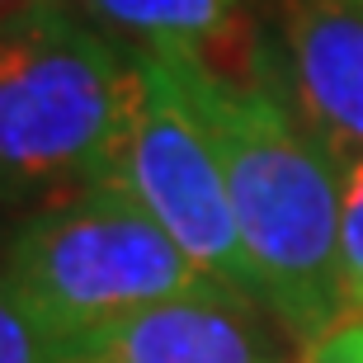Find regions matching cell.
<instances>
[{
  "label": "cell",
  "instance_id": "9",
  "mask_svg": "<svg viewBox=\"0 0 363 363\" xmlns=\"http://www.w3.org/2000/svg\"><path fill=\"white\" fill-rule=\"evenodd\" d=\"M340 279H345V325L363 316V156L345 175L340 194Z\"/></svg>",
  "mask_w": 363,
  "mask_h": 363
},
{
  "label": "cell",
  "instance_id": "1",
  "mask_svg": "<svg viewBox=\"0 0 363 363\" xmlns=\"http://www.w3.org/2000/svg\"><path fill=\"white\" fill-rule=\"evenodd\" d=\"M170 52L179 57V71L217 142L259 307L311 350L345 325V279H340L345 184L335 175V156L311 128H302L293 104L283 99V76L274 71V57L259 81L241 85L217 76L189 48Z\"/></svg>",
  "mask_w": 363,
  "mask_h": 363
},
{
  "label": "cell",
  "instance_id": "2",
  "mask_svg": "<svg viewBox=\"0 0 363 363\" xmlns=\"http://www.w3.org/2000/svg\"><path fill=\"white\" fill-rule=\"evenodd\" d=\"M137 90V57L71 0L0 14V213H38L118 179Z\"/></svg>",
  "mask_w": 363,
  "mask_h": 363
},
{
  "label": "cell",
  "instance_id": "3",
  "mask_svg": "<svg viewBox=\"0 0 363 363\" xmlns=\"http://www.w3.org/2000/svg\"><path fill=\"white\" fill-rule=\"evenodd\" d=\"M0 279L67 345L199 288L208 274L123 179L48 203L0 245Z\"/></svg>",
  "mask_w": 363,
  "mask_h": 363
},
{
  "label": "cell",
  "instance_id": "6",
  "mask_svg": "<svg viewBox=\"0 0 363 363\" xmlns=\"http://www.w3.org/2000/svg\"><path fill=\"white\" fill-rule=\"evenodd\" d=\"M288 81L330 156L363 151V0H283Z\"/></svg>",
  "mask_w": 363,
  "mask_h": 363
},
{
  "label": "cell",
  "instance_id": "4",
  "mask_svg": "<svg viewBox=\"0 0 363 363\" xmlns=\"http://www.w3.org/2000/svg\"><path fill=\"white\" fill-rule=\"evenodd\" d=\"M137 108L128 123L118 179L161 222L213 283L255 297L222 156L170 48H137ZM259 302V297H255Z\"/></svg>",
  "mask_w": 363,
  "mask_h": 363
},
{
  "label": "cell",
  "instance_id": "7",
  "mask_svg": "<svg viewBox=\"0 0 363 363\" xmlns=\"http://www.w3.org/2000/svg\"><path fill=\"white\" fill-rule=\"evenodd\" d=\"M99 24L133 33L142 48H189L227 81H259L269 48L255 38L241 0H81Z\"/></svg>",
  "mask_w": 363,
  "mask_h": 363
},
{
  "label": "cell",
  "instance_id": "5",
  "mask_svg": "<svg viewBox=\"0 0 363 363\" xmlns=\"http://www.w3.org/2000/svg\"><path fill=\"white\" fill-rule=\"evenodd\" d=\"M67 363H283L259 302L203 279L67 350Z\"/></svg>",
  "mask_w": 363,
  "mask_h": 363
},
{
  "label": "cell",
  "instance_id": "8",
  "mask_svg": "<svg viewBox=\"0 0 363 363\" xmlns=\"http://www.w3.org/2000/svg\"><path fill=\"white\" fill-rule=\"evenodd\" d=\"M67 340L0 279V363H67Z\"/></svg>",
  "mask_w": 363,
  "mask_h": 363
},
{
  "label": "cell",
  "instance_id": "10",
  "mask_svg": "<svg viewBox=\"0 0 363 363\" xmlns=\"http://www.w3.org/2000/svg\"><path fill=\"white\" fill-rule=\"evenodd\" d=\"M307 363H363V321L359 325H340L321 345L307 350Z\"/></svg>",
  "mask_w": 363,
  "mask_h": 363
}]
</instances>
